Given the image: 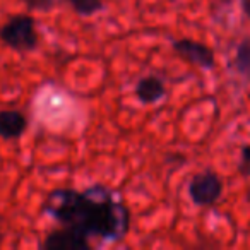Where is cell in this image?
<instances>
[{"label":"cell","instance_id":"cell-13","mask_svg":"<svg viewBox=\"0 0 250 250\" xmlns=\"http://www.w3.org/2000/svg\"><path fill=\"white\" fill-rule=\"evenodd\" d=\"M0 242H2V238H0Z\"/></svg>","mask_w":250,"mask_h":250},{"label":"cell","instance_id":"cell-7","mask_svg":"<svg viewBox=\"0 0 250 250\" xmlns=\"http://www.w3.org/2000/svg\"><path fill=\"white\" fill-rule=\"evenodd\" d=\"M167 94V87L165 83L156 76H147L137 83L136 86V96L141 103L144 104H153L160 101L161 98Z\"/></svg>","mask_w":250,"mask_h":250},{"label":"cell","instance_id":"cell-1","mask_svg":"<svg viewBox=\"0 0 250 250\" xmlns=\"http://www.w3.org/2000/svg\"><path fill=\"white\" fill-rule=\"evenodd\" d=\"M45 211L63 226L104 242L122 240L130 226L127 208L103 185H93L84 192L57 188L50 192Z\"/></svg>","mask_w":250,"mask_h":250},{"label":"cell","instance_id":"cell-8","mask_svg":"<svg viewBox=\"0 0 250 250\" xmlns=\"http://www.w3.org/2000/svg\"><path fill=\"white\" fill-rule=\"evenodd\" d=\"M235 69L242 76L250 74V38H245L238 43L235 55Z\"/></svg>","mask_w":250,"mask_h":250},{"label":"cell","instance_id":"cell-3","mask_svg":"<svg viewBox=\"0 0 250 250\" xmlns=\"http://www.w3.org/2000/svg\"><path fill=\"white\" fill-rule=\"evenodd\" d=\"M223 194V182L214 171H202L192 178L188 185V195L195 206H212Z\"/></svg>","mask_w":250,"mask_h":250},{"label":"cell","instance_id":"cell-10","mask_svg":"<svg viewBox=\"0 0 250 250\" xmlns=\"http://www.w3.org/2000/svg\"><path fill=\"white\" fill-rule=\"evenodd\" d=\"M238 173L243 177H250V146H242L240 149Z\"/></svg>","mask_w":250,"mask_h":250},{"label":"cell","instance_id":"cell-11","mask_svg":"<svg viewBox=\"0 0 250 250\" xmlns=\"http://www.w3.org/2000/svg\"><path fill=\"white\" fill-rule=\"evenodd\" d=\"M28 9H33V11H52L57 5V0H22Z\"/></svg>","mask_w":250,"mask_h":250},{"label":"cell","instance_id":"cell-5","mask_svg":"<svg viewBox=\"0 0 250 250\" xmlns=\"http://www.w3.org/2000/svg\"><path fill=\"white\" fill-rule=\"evenodd\" d=\"M45 250H87V236L79 233L77 229L63 226L62 229H55L42 243Z\"/></svg>","mask_w":250,"mask_h":250},{"label":"cell","instance_id":"cell-4","mask_svg":"<svg viewBox=\"0 0 250 250\" xmlns=\"http://www.w3.org/2000/svg\"><path fill=\"white\" fill-rule=\"evenodd\" d=\"M171 46L182 59H185L187 62H192L194 65L201 67V69L209 70L214 67V52L209 46L202 45V43L184 38L173 42Z\"/></svg>","mask_w":250,"mask_h":250},{"label":"cell","instance_id":"cell-12","mask_svg":"<svg viewBox=\"0 0 250 250\" xmlns=\"http://www.w3.org/2000/svg\"><path fill=\"white\" fill-rule=\"evenodd\" d=\"M240 4H242V11L250 19V0H240Z\"/></svg>","mask_w":250,"mask_h":250},{"label":"cell","instance_id":"cell-6","mask_svg":"<svg viewBox=\"0 0 250 250\" xmlns=\"http://www.w3.org/2000/svg\"><path fill=\"white\" fill-rule=\"evenodd\" d=\"M28 129V118L19 110H0V137L19 139Z\"/></svg>","mask_w":250,"mask_h":250},{"label":"cell","instance_id":"cell-2","mask_svg":"<svg viewBox=\"0 0 250 250\" xmlns=\"http://www.w3.org/2000/svg\"><path fill=\"white\" fill-rule=\"evenodd\" d=\"M0 40L9 48L18 52H31L38 46L35 19L31 16L19 14L11 18L0 28Z\"/></svg>","mask_w":250,"mask_h":250},{"label":"cell","instance_id":"cell-9","mask_svg":"<svg viewBox=\"0 0 250 250\" xmlns=\"http://www.w3.org/2000/svg\"><path fill=\"white\" fill-rule=\"evenodd\" d=\"M67 4L74 9V12L79 16H93L103 9V2L101 0H67Z\"/></svg>","mask_w":250,"mask_h":250}]
</instances>
